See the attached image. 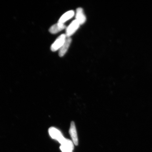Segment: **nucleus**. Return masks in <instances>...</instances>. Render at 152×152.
Returning a JSON list of instances; mask_svg holds the SVG:
<instances>
[{"label":"nucleus","instance_id":"nucleus-1","mask_svg":"<svg viewBox=\"0 0 152 152\" xmlns=\"http://www.w3.org/2000/svg\"><path fill=\"white\" fill-rule=\"evenodd\" d=\"M49 135L51 137L58 141L61 144L65 140L61 132L58 129L54 127H51L48 130Z\"/></svg>","mask_w":152,"mask_h":152},{"label":"nucleus","instance_id":"nucleus-2","mask_svg":"<svg viewBox=\"0 0 152 152\" xmlns=\"http://www.w3.org/2000/svg\"><path fill=\"white\" fill-rule=\"evenodd\" d=\"M66 37V34H63L60 36L51 46V50L53 52H56L59 50L65 41Z\"/></svg>","mask_w":152,"mask_h":152},{"label":"nucleus","instance_id":"nucleus-3","mask_svg":"<svg viewBox=\"0 0 152 152\" xmlns=\"http://www.w3.org/2000/svg\"><path fill=\"white\" fill-rule=\"evenodd\" d=\"M80 25L75 20H73L66 28V37H70L71 36L73 35L78 29Z\"/></svg>","mask_w":152,"mask_h":152},{"label":"nucleus","instance_id":"nucleus-4","mask_svg":"<svg viewBox=\"0 0 152 152\" xmlns=\"http://www.w3.org/2000/svg\"><path fill=\"white\" fill-rule=\"evenodd\" d=\"M69 132L72 139V142L75 145H77L78 144V139L75 123L73 121H72L71 123Z\"/></svg>","mask_w":152,"mask_h":152},{"label":"nucleus","instance_id":"nucleus-5","mask_svg":"<svg viewBox=\"0 0 152 152\" xmlns=\"http://www.w3.org/2000/svg\"><path fill=\"white\" fill-rule=\"evenodd\" d=\"M75 18V20L79 23L80 24L82 25L85 23L86 20V18L82 8L79 7L77 9Z\"/></svg>","mask_w":152,"mask_h":152},{"label":"nucleus","instance_id":"nucleus-6","mask_svg":"<svg viewBox=\"0 0 152 152\" xmlns=\"http://www.w3.org/2000/svg\"><path fill=\"white\" fill-rule=\"evenodd\" d=\"M72 42L71 38L67 37L66 38L65 41L61 48L59 51V56L60 57L63 56L66 54Z\"/></svg>","mask_w":152,"mask_h":152},{"label":"nucleus","instance_id":"nucleus-7","mask_svg":"<svg viewBox=\"0 0 152 152\" xmlns=\"http://www.w3.org/2000/svg\"><path fill=\"white\" fill-rule=\"evenodd\" d=\"M66 26L64 23L58 22L56 24L53 25L49 28V31L52 34H55L58 33L66 28Z\"/></svg>","mask_w":152,"mask_h":152},{"label":"nucleus","instance_id":"nucleus-8","mask_svg":"<svg viewBox=\"0 0 152 152\" xmlns=\"http://www.w3.org/2000/svg\"><path fill=\"white\" fill-rule=\"evenodd\" d=\"M75 14V12L73 10L67 11L61 17L58 22L64 24V23L73 18Z\"/></svg>","mask_w":152,"mask_h":152},{"label":"nucleus","instance_id":"nucleus-9","mask_svg":"<svg viewBox=\"0 0 152 152\" xmlns=\"http://www.w3.org/2000/svg\"><path fill=\"white\" fill-rule=\"evenodd\" d=\"M60 149L62 152H72L73 150L71 148L64 145H61Z\"/></svg>","mask_w":152,"mask_h":152}]
</instances>
